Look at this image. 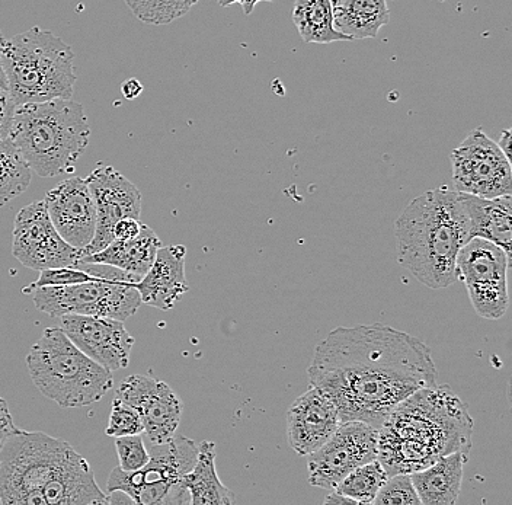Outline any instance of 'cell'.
<instances>
[{
    "label": "cell",
    "instance_id": "cell-3",
    "mask_svg": "<svg viewBox=\"0 0 512 505\" xmlns=\"http://www.w3.org/2000/svg\"><path fill=\"white\" fill-rule=\"evenodd\" d=\"M473 420L448 386L419 389L400 402L379 430V455L387 475L414 473L454 452L469 455Z\"/></svg>",
    "mask_w": 512,
    "mask_h": 505
},
{
    "label": "cell",
    "instance_id": "cell-19",
    "mask_svg": "<svg viewBox=\"0 0 512 505\" xmlns=\"http://www.w3.org/2000/svg\"><path fill=\"white\" fill-rule=\"evenodd\" d=\"M184 245L162 246L152 267L136 284L142 303L160 310H171L190 290L185 277Z\"/></svg>",
    "mask_w": 512,
    "mask_h": 505
},
{
    "label": "cell",
    "instance_id": "cell-18",
    "mask_svg": "<svg viewBox=\"0 0 512 505\" xmlns=\"http://www.w3.org/2000/svg\"><path fill=\"white\" fill-rule=\"evenodd\" d=\"M338 409L326 393L309 386L287 412V434L291 449L309 456L329 440L339 427Z\"/></svg>",
    "mask_w": 512,
    "mask_h": 505
},
{
    "label": "cell",
    "instance_id": "cell-34",
    "mask_svg": "<svg viewBox=\"0 0 512 505\" xmlns=\"http://www.w3.org/2000/svg\"><path fill=\"white\" fill-rule=\"evenodd\" d=\"M143 223L140 219H134V217H124V219L118 220L112 228V236L114 241H128V239L136 238L142 230Z\"/></svg>",
    "mask_w": 512,
    "mask_h": 505
},
{
    "label": "cell",
    "instance_id": "cell-27",
    "mask_svg": "<svg viewBox=\"0 0 512 505\" xmlns=\"http://www.w3.org/2000/svg\"><path fill=\"white\" fill-rule=\"evenodd\" d=\"M387 478L389 475L384 471L382 463L374 459L348 473L334 491L351 498L357 505L371 504Z\"/></svg>",
    "mask_w": 512,
    "mask_h": 505
},
{
    "label": "cell",
    "instance_id": "cell-7",
    "mask_svg": "<svg viewBox=\"0 0 512 505\" xmlns=\"http://www.w3.org/2000/svg\"><path fill=\"white\" fill-rule=\"evenodd\" d=\"M38 391L62 408L101 401L114 386L112 372L80 351L60 328H47L27 356Z\"/></svg>",
    "mask_w": 512,
    "mask_h": 505
},
{
    "label": "cell",
    "instance_id": "cell-35",
    "mask_svg": "<svg viewBox=\"0 0 512 505\" xmlns=\"http://www.w3.org/2000/svg\"><path fill=\"white\" fill-rule=\"evenodd\" d=\"M16 428L18 427L14 423L11 412H9L8 404H6L5 399L0 398V446Z\"/></svg>",
    "mask_w": 512,
    "mask_h": 505
},
{
    "label": "cell",
    "instance_id": "cell-2",
    "mask_svg": "<svg viewBox=\"0 0 512 505\" xmlns=\"http://www.w3.org/2000/svg\"><path fill=\"white\" fill-rule=\"evenodd\" d=\"M3 505H104L88 460L67 441L16 428L0 446Z\"/></svg>",
    "mask_w": 512,
    "mask_h": 505
},
{
    "label": "cell",
    "instance_id": "cell-28",
    "mask_svg": "<svg viewBox=\"0 0 512 505\" xmlns=\"http://www.w3.org/2000/svg\"><path fill=\"white\" fill-rule=\"evenodd\" d=\"M200 0H126L134 17L144 24L168 25L184 17Z\"/></svg>",
    "mask_w": 512,
    "mask_h": 505
},
{
    "label": "cell",
    "instance_id": "cell-10",
    "mask_svg": "<svg viewBox=\"0 0 512 505\" xmlns=\"http://www.w3.org/2000/svg\"><path fill=\"white\" fill-rule=\"evenodd\" d=\"M511 258L501 246L473 238L457 255V280H462L476 313L489 321L505 315L508 297V270Z\"/></svg>",
    "mask_w": 512,
    "mask_h": 505
},
{
    "label": "cell",
    "instance_id": "cell-40",
    "mask_svg": "<svg viewBox=\"0 0 512 505\" xmlns=\"http://www.w3.org/2000/svg\"><path fill=\"white\" fill-rule=\"evenodd\" d=\"M0 86H3V88H8V86H6V78L5 73H3L2 65H0Z\"/></svg>",
    "mask_w": 512,
    "mask_h": 505
},
{
    "label": "cell",
    "instance_id": "cell-17",
    "mask_svg": "<svg viewBox=\"0 0 512 505\" xmlns=\"http://www.w3.org/2000/svg\"><path fill=\"white\" fill-rule=\"evenodd\" d=\"M44 203L59 235L83 254L96 230L95 201L86 181L75 177L60 182L48 191Z\"/></svg>",
    "mask_w": 512,
    "mask_h": 505
},
{
    "label": "cell",
    "instance_id": "cell-36",
    "mask_svg": "<svg viewBox=\"0 0 512 505\" xmlns=\"http://www.w3.org/2000/svg\"><path fill=\"white\" fill-rule=\"evenodd\" d=\"M217 2H219V5L222 6V8H229V6L238 3V5L242 6L243 14L248 17V15H251L252 12H254L256 3L274 2V0H217Z\"/></svg>",
    "mask_w": 512,
    "mask_h": 505
},
{
    "label": "cell",
    "instance_id": "cell-26",
    "mask_svg": "<svg viewBox=\"0 0 512 505\" xmlns=\"http://www.w3.org/2000/svg\"><path fill=\"white\" fill-rule=\"evenodd\" d=\"M32 171L11 139L0 142V207L11 203L30 187Z\"/></svg>",
    "mask_w": 512,
    "mask_h": 505
},
{
    "label": "cell",
    "instance_id": "cell-12",
    "mask_svg": "<svg viewBox=\"0 0 512 505\" xmlns=\"http://www.w3.org/2000/svg\"><path fill=\"white\" fill-rule=\"evenodd\" d=\"M379 428L363 421L339 424L334 434L307 460L309 484L334 489L348 473L379 455Z\"/></svg>",
    "mask_w": 512,
    "mask_h": 505
},
{
    "label": "cell",
    "instance_id": "cell-11",
    "mask_svg": "<svg viewBox=\"0 0 512 505\" xmlns=\"http://www.w3.org/2000/svg\"><path fill=\"white\" fill-rule=\"evenodd\" d=\"M456 191L482 198L511 196V161L482 129L469 136L451 153Z\"/></svg>",
    "mask_w": 512,
    "mask_h": 505
},
{
    "label": "cell",
    "instance_id": "cell-4",
    "mask_svg": "<svg viewBox=\"0 0 512 505\" xmlns=\"http://www.w3.org/2000/svg\"><path fill=\"white\" fill-rule=\"evenodd\" d=\"M395 232L399 264L419 283L432 290L456 283L457 255L472 239L462 193L444 187L414 198Z\"/></svg>",
    "mask_w": 512,
    "mask_h": 505
},
{
    "label": "cell",
    "instance_id": "cell-41",
    "mask_svg": "<svg viewBox=\"0 0 512 505\" xmlns=\"http://www.w3.org/2000/svg\"><path fill=\"white\" fill-rule=\"evenodd\" d=\"M6 38L3 37L2 30H0V53H2L3 46H5Z\"/></svg>",
    "mask_w": 512,
    "mask_h": 505
},
{
    "label": "cell",
    "instance_id": "cell-31",
    "mask_svg": "<svg viewBox=\"0 0 512 505\" xmlns=\"http://www.w3.org/2000/svg\"><path fill=\"white\" fill-rule=\"evenodd\" d=\"M120 468L126 472L139 471L149 462V452L144 446L143 437L136 436L117 437L115 439Z\"/></svg>",
    "mask_w": 512,
    "mask_h": 505
},
{
    "label": "cell",
    "instance_id": "cell-21",
    "mask_svg": "<svg viewBox=\"0 0 512 505\" xmlns=\"http://www.w3.org/2000/svg\"><path fill=\"white\" fill-rule=\"evenodd\" d=\"M467 453L454 452L441 457L428 468L411 473L412 484L421 505H453L462 489Z\"/></svg>",
    "mask_w": 512,
    "mask_h": 505
},
{
    "label": "cell",
    "instance_id": "cell-29",
    "mask_svg": "<svg viewBox=\"0 0 512 505\" xmlns=\"http://www.w3.org/2000/svg\"><path fill=\"white\" fill-rule=\"evenodd\" d=\"M373 505H421L409 473L389 476L377 492Z\"/></svg>",
    "mask_w": 512,
    "mask_h": 505
},
{
    "label": "cell",
    "instance_id": "cell-24",
    "mask_svg": "<svg viewBox=\"0 0 512 505\" xmlns=\"http://www.w3.org/2000/svg\"><path fill=\"white\" fill-rule=\"evenodd\" d=\"M184 485L191 495L192 505H230L235 494L224 487L216 471V444L201 441L194 468L184 476Z\"/></svg>",
    "mask_w": 512,
    "mask_h": 505
},
{
    "label": "cell",
    "instance_id": "cell-8",
    "mask_svg": "<svg viewBox=\"0 0 512 505\" xmlns=\"http://www.w3.org/2000/svg\"><path fill=\"white\" fill-rule=\"evenodd\" d=\"M198 444L184 436H174L153 444L149 462L139 471L112 469L107 492L123 491L134 504L187 505L191 495L184 485V476L194 468Z\"/></svg>",
    "mask_w": 512,
    "mask_h": 505
},
{
    "label": "cell",
    "instance_id": "cell-14",
    "mask_svg": "<svg viewBox=\"0 0 512 505\" xmlns=\"http://www.w3.org/2000/svg\"><path fill=\"white\" fill-rule=\"evenodd\" d=\"M96 207V230L83 257L102 251L114 241L112 228L124 217L140 219L142 194L139 188L112 166H96L86 178Z\"/></svg>",
    "mask_w": 512,
    "mask_h": 505
},
{
    "label": "cell",
    "instance_id": "cell-23",
    "mask_svg": "<svg viewBox=\"0 0 512 505\" xmlns=\"http://www.w3.org/2000/svg\"><path fill=\"white\" fill-rule=\"evenodd\" d=\"M332 9L336 30L350 40L376 38L390 21L387 0H332Z\"/></svg>",
    "mask_w": 512,
    "mask_h": 505
},
{
    "label": "cell",
    "instance_id": "cell-9",
    "mask_svg": "<svg viewBox=\"0 0 512 505\" xmlns=\"http://www.w3.org/2000/svg\"><path fill=\"white\" fill-rule=\"evenodd\" d=\"M22 293L31 296L35 308L53 319L73 313L124 322L136 315L142 305L136 284L98 277L72 286L24 289Z\"/></svg>",
    "mask_w": 512,
    "mask_h": 505
},
{
    "label": "cell",
    "instance_id": "cell-1",
    "mask_svg": "<svg viewBox=\"0 0 512 505\" xmlns=\"http://www.w3.org/2000/svg\"><path fill=\"white\" fill-rule=\"evenodd\" d=\"M309 386L329 396L339 421L382 427L393 409L419 389L437 385L424 341L383 324L339 326L316 347Z\"/></svg>",
    "mask_w": 512,
    "mask_h": 505
},
{
    "label": "cell",
    "instance_id": "cell-13",
    "mask_svg": "<svg viewBox=\"0 0 512 505\" xmlns=\"http://www.w3.org/2000/svg\"><path fill=\"white\" fill-rule=\"evenodd\" d=\"M12 254L34 271L75 267L83 257L82 251L67 244L54 228L44 200L34 201L16 214Z\"/></svg>",
    "mask_w": 512,
    "mask_h": 505
},
{
    "label": "cell",
    "instance_id": "cell-20",
    "mask_svg": "<svg viewBox=\"0 0 512 505\" xmlns=\"http://www.w3.org/2000/svg\"><path fill=\"white\" fill-rule=\"evenodd\" d=\"M463 194L470 223V236L501 246L511 258L512 198H482Z\"/></svg>",
    "mask_w": 512,
    "mask_h": 505
},
{
    "label": "cell",
    "instance_id": "cell-38",
    "mask_svg": "<svg viewBox=\"0 0 512 505\" xmlns=\"http://www.w3.org/2000/svg\"><path fill=\"white\" fill-rule=\"evenodd\" d=\"M499 149L504 152V155L507 156L511 161V130L507 129L502 131L501 139L498 142Z\"/></svg>",
    "mask_w": 512,
    "mask_h": 505
},
{
    "label": "cell",
    "instance_id": "cell-25",
    "mask_svg": "<svg viewBox=\"0 0 512 505\" xmlns=\"http://www.w3.org/2000/svg\"><path fill=\"white\" fill-rule=\"evenodd\" d=\"M291 17L304 43L351 41L335 28L332 0H296Z\"/></svg>",
    "mask_w": 512,
    "mask_h": 505
},
{
    "label": "cell",
    "instance_id": "cell-32",
    "mask_svg": "<svg viewBox=\"0 0 512 505\" xmlns=\"http://www.w3.org/2000/svg\"><path fill=\"white\" fill-rule=\"evenodd\" d=\"M94 276L80 270L78 267H59L47 268L40 271V277L35 283L25 287V289H35V287H60L72 286V284L85 283V281L94 280Z\"/></svg>",
    "mask_w": 512,
    "mask_h": 505
},
{
    "label": "cell",
    "instance_id": "cell-22",
    "mask_svg": "<svg viewBox=\"0 0 512 505\" xmlns=\"http://www.w3.org/2000/svg\"><path fill=\"white\" fill-rule=\"evenodd\" d=\"M160 248H162V242L159 236L149 226L143 225L136 238L128 241H112L102 251L86 255L78 262L112 265L127 273L143 277L152 267Z\"/></svg>",
    "mask_w": 512,
    "mask_h": 505
},
{
    "label": "cell",
    "instance_id": "cell-37",
    "mask_svg": "<svg viewBox=\"0 0 512 505\" xmlns=\"http://www.w3.org/2000/svg\"><path fill=\"white\" fill-rule=\"evenodd\" d=\"M121 92H123L124 98L128 99V101H133L143 92L142 82L137 81V79H128V81L123 82V85H121Z\"/></svg>",
    "mask_w": 512,
    "mask_h": 505
},
{
    "label": "cell",
    "instance_id": "cell-33",
    "mask_svg": "<svg viewBox=\"0 0 512 505\" xmlns=\"http://www.w3.org/2000/svg\"><path fill=\"white\" fill-rule=\"evenodd\" d=\"M18 105L9 94L8 88L0 86V142L9 139L14 126L15 110Z\"/></svg>",
    "mask_w": 512,
    "mask_h": 505
},
{
    "label": "cell",
    "instance_id": "cell-15",
    "mask_svg": "<svg viewBox=\"0 0 512 505\" xmlns=\"http://www.w3.org/2000/svg\"><path fill=\"white\" fill-rule=\"evenodd\" d=\"M117 398L139 412L153 444L172 439L182 418L181 399L171 386L152 376L131 375L120 383Z\"/></svg>",
    "mask_w": 512,
    "mask_h": 505
},
{
    "label": "cell",
    "instance_id": "cell-30",
    "mask_svg": "<svg viewBox=\"0 0 512 505\" xmlns=\"http://www.w3.org/2000/svg\"><path fill=\"white\" fill-rule=\"evenodd\" d=\"M105 433L114 439L144 433L139 412L121 399L115 398L111 405L110 420H108Z\"/></svg>",
    "mask_w": 512,
    "mask_h": 505
},
{
    "label": "cell",
    "instance_id": "cell-5",
    "mask_svg": "<svg viewBox=\"0 0 512 505\" xmlns=\"http://www.w3.org/2000/svg\"><path fill=\"white\" fill-rule=\"evenodd\" d=\"M9 139L43 178L75 171L91 140L85 108L73 99L18 105Z\"/></svg>",
    "mask_w": 512,
    "mask_h": 505
},
{
    "label": "cell",
    "instance_id": "cell-16",
    "mask_svg": "<svg viewBox=\"0 0 512 505\" xmlns=\"http://www.w3.org/2000/svg\"><path fill=\"white\" fill-rule=\"evenodd\" d=\"M59 328L80 351L110 372L126 369L136 343L123 321L91 315H63Z\"/></svg>",
    "mask_w": 512,
    "mask_h": 505
},
{
    "label": "cell",
    "instance_id": "cell-39",
    "mask_svg": "<svg viewBox=\"0 0 512 505\" xmlns=\"http://www.w3.org/2000/svg\"><path fill=\"white\" fill-rule=\"evenodd\" d=\"M325 504H334V505H342V504H352L357 505L354 500L351 498L345 497V495L339 494V492L332 491L328 497L325 498Z\"/></svg>",
    "mask_w": 512,
    "mask_h": 505
},
{
    "label": "cell",
    "instance_id": "cell-6",
    "mask_svg": "<svg viewBox=\"0 0 512 505\" xmlns=\"http://www.w3.org/2000/svg\"><path fill=\"white\" fill-rule=\"evenodd\" d=\"M75 53L51 31L31 28L5 41L0 65L16 105L72 99L78 76Z\"/></svg>",
    "mask_w": 512,
    "mask_h": 505
}]
</instances>
